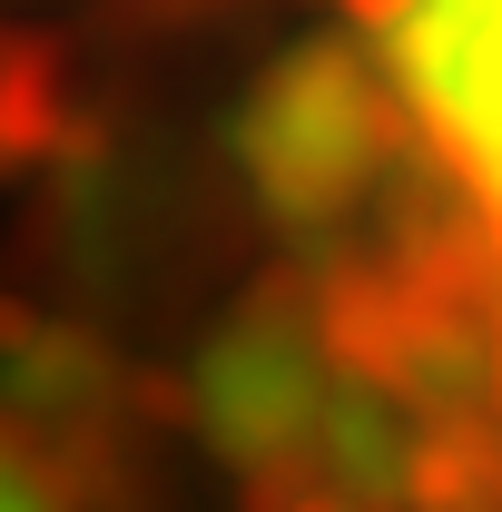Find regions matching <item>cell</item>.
I'll list each match as a JSON object with an SVG mask.
<instances>
[{
	"mask_svg": "<svg viewBox=\"0 0 502 512\" xmlns=\"http://www.w3.org/2000/svg\"><path fill=\"white\" fill-rule=\"evenodd\" d=\"M394 128L434 158L463 207L473 286H483V355L502 365V0H355Z\"/></svg>",
	"mask_w": 502,
	"mask_h": 512,
	"instance_id": "cell-1",
	"label": "cell"
},
{
	"mask_svg": "<svg viewBox=\"0 0 502 512\" xmlns=\"http://www.w3.org/2000/svg\"><path fill=\"white\" fill-rule=\"evenodd\" d=\"M0 512H50L40 473H30V463H10V453H0Z\"/></svg>",
	"mask_w": 502,
	"mask_h": 512,
	"instance_id": "cell-2",
	"label": "cell"
}]
</instances>
